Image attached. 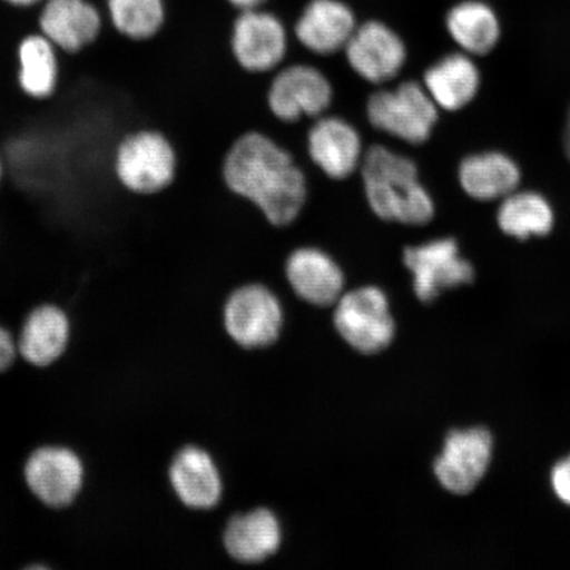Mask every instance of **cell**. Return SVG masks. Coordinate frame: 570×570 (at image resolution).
Returning <instances> with one entry per match:
<instances>
[{"label":"cell","mask_w":570,"mask_h":570,"mask_svg":"<svg viewBox=\"0 0 570 570\" xmlns=\"http://www.w3.org/2000/svg\"><path fill=\"white\" fill-rule=\"evenodd\" d=\"M40 28L57 49L78 53L98 38L101 18L85 0H49L40 17Z\"/></svg>","instance_id":"ac0fdd59"},{"label":"cell","mask_w":570,"mask_h":570,"mask_svg":"<svg viewBox=\"0 0 570 570\" xmlns=\"http://www.w3.org/2000/svg\"><path fill=\"white\" fill-rule=\"evenodd\" d=\"M169 481L178 501L190 510L210 511L223 501V474L203 448H183L170 463Z\"/></svg>","instance_id":"5bb4252c"},{"label":"cell","mask_w":570,"mask_h":570,"mask_svg":"<svg viewBox=\"0 0 570 570\" xmlns=\"http://www.w3.org/2000/svg\"><path fill=\"white\" fill-rule=\"evenodd\" d=\"M82 463L63 448H42L26 466V480L32 493L51 508H63L76 498L82 484Z\"/></svg>","instance_id":"9a60e30c"},{"label":"cell","mask_w":570,"mask_h":570,"mask_svg":"<svg viewBox=\"0 0 570 570\" xmlns=\"http://www.w3.org/2000/svg\"><path fill=\"white\" fill-rule=\"evenodd\" d=\"M227 187L258 206L271 224L294 223L306 199V180L292 156L273 139L249 132L234 142L224 163Z\"/></svg>","instance_id":"6da1fadb"},{"label":"cell","mask_w":570,"mask_h":570,"mask_svg":"<svg viewBox=\"0 0 570 570\" xmlns=\"http://www.w3.org/2000/svg\"><path fill=\"white\" fill-rule=\"evenodd\" d=\"M176 169L174 146L155 130L126 135L114 155V173L119 184L134 195L160 194L174 183Z\"/></svg>","instance_id":"277c9868"},{"label":"cell","mask_w":570,"mask_h":570,"mask_svg":"<svg viewBox=\"0 0 570 570\" xmlns=\"http://www.w3.org/2000/svg\"><path fill=\"white\" fill-rule=\"evenodd\" d=\"M459 175L463 190L481 202L509 196L520 180L517 164L499 153L469 156L461 163Z\"/></svg>","instance_id":"44dd1931"},{"label":"cell","mask_w":570,"mask_h":570,"mask_svg":"<svg viewBox=\"0 0 570 570\" xmlns=\"http://www.w3.org/2000/svg\"><path fill=\"white\" fill-rule=\"evenodd\" d=\"M7 2L16 6H31L39 2V0H7Z\"/></svg>","instance_id":"f546056e"},{"label":"cell","mask_w":570,"mask_h":570,"mask_svg":"<svg viewBox=\"0 0 570 570\" xmlns=\"http://www.w3.org/2000/svg\"><path fill=\"white\" fill-rule=\"evenodd\" d=\"M232 48L242 68L263 73L279 66L287 55V31L274 13L262 9L240 11L233 26Z\"/></svg>","instance_id":"9c48e42d"},{"label":"cell","mask_w":570,"mask_h":570,"mask_svg":"<svg viewBox=\"0 0 570 570\" xmlns=\"http://www.w3.org/2000/svg\"><path fill=\"white\" fill-rule=\"evenodd\" d=\"M114 27L132 40H148L160 31L166 19L163 0H109Z\"/></svg>","instance_id":"d4e9b609"},{"label":"cell","mask_w":570,"mask_h":570,"mask_svg":"<svg viewBox=\"0 0 570 570\" xmlns=\"http://www.w3.org/2000/svg\"><path fill=\"white\" fill-rule=\"evenodd\" d=\"M493 438L483 428L453 431L448 434L444 452L434 462V474L449 493L466 495L487 474Z\"/></svg>","instance_id":"ba28073f"},{"label":"cell","mask_w":570,"mask_h":570,"mask_svg":"<svg viewBox=\"0 0 570 570\" xmlns=\"http://www.w3.org/2000/svg\"><path fill=\"white\" fill-rule=\"evenodd\" d=\"M330 80L316 68L292 66L275 77L268 91V106L283 122H297L305 117L320 118L331 106Z\"/></svg>","instance_id":"30bf717a"},{"label":"cell","mask_w":570,"mask_h":570,"mask_svg":"<svg viewBox=\"0 0 570 570\" xmlns=\"http://www.w3.org/2000/svg\"><path fill=\"white\" fill-rule=\"evenodd\" d=\"M424 82L434 104L454 111L475 97L480 88V71L468 56L454 53L428 69Z\"/></svg>","instance_id":"d6986e66"},{"label":"cell","mask_w":570,"mask_h":570,"mask_svg":"<svg viewBox=\"0 0 570 570\" xmlns=\"http://www.w3.org/2000/svg\"><path fill=\"white\" fill-rule=\"evenodd\" d=\"M17 347L12 337L0 327V372L9 367L16 358Z\"/></svg>","instance_id":"4316f807"},{"label":"cell","mask_w":570,"mask_h":570,"mask_svg":"<svg viewBox=\"0 0 570 570\" xmlns=\"http://www.w3.org/2000/svg\"><path fill=\"white\" fill-rule=\"evenodd\" d=\"M3 176H4L3 163H2V160H0V185H2Z\"/></svg>","instance_id":"4dcf8cb0"},{"label":"cell","mask_w":570,"mask_h":570,"mask_svg":"<svg viewBox=\"0 0 570 570\" xmlns=\"http://www.w3.org/2000/svg\"><path fill=\"white\" fill-rule=\"evenodd\" d=\"M332 323L348 348L363 356L381 354L396 336L389 297L374 285H363L342 295L334 306Z\"/></svg>","instance_id":"3957f363"},{"label":"cell","mask_w":570,"mask_h":570,"mask_svg":"<svg viewBox=\"0 0 570 570\" xmlns=\"http://www.w3.org/2000/svg\"><path fill=\"white\" fill-rule=\"evenodd\" d=\"M403 261L413 275V291L423 303L433 302L444 289L474 279L473 266L461 258L458 242L452 238L407 247Z\"/></svg>","instance_id":"52a82bcc"},{"label":"cell","mask_w":570,"mask_h":570,"mask_svg":"<svg viewBox=\"0 0 570 570\" xmlns=\"http://www.w3.org/2000/svg\"><path fill=\"white\" fill-rule=\"evenodd\" d=\"M285 276L297 297L318 308H331L344 295V271L330 254L316 247L292 253L285 263Z\"/></svg>","instance_id":"4fadbf2b"},{"label":"cell","mask_w":570,"mask_h":570,"mask_svg":"<svg viewBox=\"0 0 570 570\" xmlns=\"http://www.w3.org/2000/svg\"><path fill=\"white\" fill-rule=\"evenodd\" d=\"M344 52L355 73L373 83L395 78L407 57L401 36L377 20L356 27Z\"/></svg>","instance_id":"8fae6325"},{"label":"cell","mask_w":570,"mask_h":570,"mask_svg":"<svg viewBox=\"0 0 570 570\" xmlns=\"http://www.w3.org/2000/svg\"><path fill=\"white\" fill-rule=\"evenodd\" d=\"M552 484L556 495L570 505V458L553 469Z\"/></svg>","instance_id":"484cf974"},{"label":"cell","mask_w":570,"mask_h":570,"mask_svg":"<svg viewBox=\"0 0 570 570\" xmlns=\"http://www.w3.org/2000/svg\"><path fill=\"white\" fill-rule=\"evenodd\" d=\"M356 27L353 10L342 0H309L296 21L295 33L308 51L330 56L344 51Z\"/></svg>","instance_id":"e0dca14e"},{"label":"cell","mask_w":570,"mask_h":570,"mask_svg":"<svg viewBox=\"0 0 570 570\" xmlns=\"http://www.w3.org/2000/svg\"><path fill=\"white\" fill-rule=\"evenodd\" d=\"M19 89L35 101L52 98L60 81L57 48L45 35H31L18 49Z\"/></svg>","instance_id":"ffe728a7"},{"label":"cell","mask_w":570,"mask_h":570,"mask_svg":"<svg viewBox=\"0 0 570 570\" xmlns=\"http://www.w3.org/2000/svg\"><path fill=\"white\" fill-rule=\"evenodd\" d=\"M446 28L463 51L472 55L489 53L501 36L497 13L480 0L455 4L448 12Z\"/></svg>","instance_id":"603a6c76"},{"label":"cell","mask_w":570,"mask_h":570,"mask_svg":"<svg viewBox=\"0 0 570 570\" xmlns=\"http://www.w3.org/2000/svg\"><path fill=\"white\" fill-rule=\"evenodd\" d=\"M498 224L519 239L543 237L552 230L553 212L547 199L533 191H512L499 208Z\"/></svg>","instance_id":"cb8c5ba5"},{"label":"cell","mask_w":570,"mask_h":570,"mask_svg":"<svg viewBox=\"0 0 570 570\" xmlns=\"http://www.w3.org/2000/svg\"><path fill=\"white\" fill-rule=\"evenodd\" d=\"M367 117L376 130L410 145H422L436 124L438 105L417 82H404L392 90H380L368 98Z\"/></svg>","instance_id":"8992f818"},{"label":"cell","mask_w":570,"mask_h":570,"mask_svg":"<svg viewBox=\"0 0 570 570\" xmlns=\"http://www.w3.org/2000/svg\"><path fill=\"white\" fill-rule=\"evenodd\" d=\"M235 9L239 11L255 10L262 9V6L267 2V0H227Z\"/></svg>","instance_id":"83f0119b"},{"label":"cell","mask_w":570,"mask_h":570,"mask_svg":"<svg viewBox=\"0 0 570 570\" xmlns=\"http://www.w3.org/2000/svg\"><path fill=\"white\" fill-rule=\"evenodd\" d=\"M283 544V529L273 511L258 508L233 515L223 532L224 550L240 566H259Z\"/></svg>","instance_id":"7c38bea8"},{"label":"cell","mask_w":570,"mask_h":570,"mask_svg":"<svg viewBox=\"0 0 570 570\" xmlns=\"http://www.w3.org/2000/svg\"><path fill=\"white\" fill-rule=\"evenodd\" d=\"M69 338V321L53 305L40 306L26 321L21 332L19 351L35 366L51 365L66 351Z\"/></svg>","instance_id":"7402d4cb"},{"label":"cell","mask_w":570,"mask_h":570,"mask_svg":"<svg viewBox=\"0 0 570 570\" xmlns=\"http://www.w3.org/2000/svg\"><path fill=\"white\" fill-rule=\"evenodd\" d=\"M224 330L245 351H263L279 341L284 311L279 298L263 284L235 289L224 305Z\"/></svg>","instance_id":"5b68a950"},{"label":"cell","mask_w":570,"mask_h":570,"mask_svg":"<svg viewBox=\"0 0 570 570\" xmlns=\"http://www.w3.org/2000/svg\"><path fill=\"white\" fill-rule=\"evenodd\" d=\"M361 169L370 208L377 217L411 226H423L433 218L432 198L419 183L411 159L374 146L363 155Z\"/></svg>","instance_id":"7a4b0ae2"},{"label":"cell","mask_w":570,"mask_h":570,"mask_svg":"<svg viewBox=\"0 0 570 570\" xmlns=\"http://www.w3.org/2000/svg\"><path fill=\"white\" fill-rule=\"evenodd\" d=\"M564 141H566V151H567V154L569 156V159H570V112H569L568 124H567V128H566Z\"/></svg>","instance_id":"f1b7e54d"},{"label":"cell","mask_w":570,"mask_h":570,"mask_svg":"<svg viewBox=\"0 0 570 570\" xmlns=\"http://www.w3.org/2000/svg\"><path fill=\"white\" fill-rule=\"evenodd\" d=\"M313 163L334 180H344L361 167L363 154L358 131L338 117H320L308 134Z\"/></svg>","instance_id":"2e32d148"}]
</instances>
